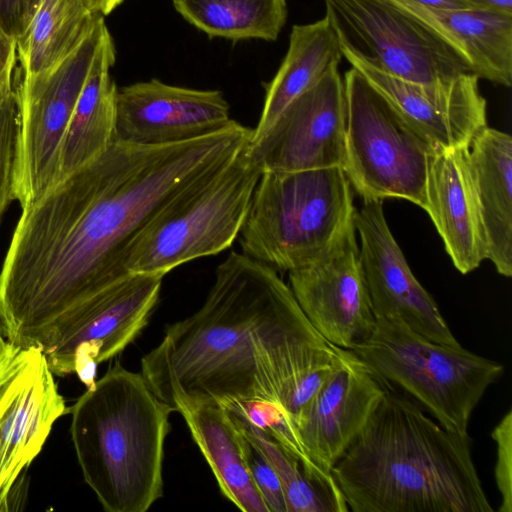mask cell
<instances>
[{"mask_svg":"<svg viewBox=\"0 0 512 512\" xmlns=\"http://www.w3.org/2000/svg\"><path fill=\"white\" fill-rule=\"evenodd\" d=\"M247 143L248 133L236 121L173 144L113 141L94 161L21 209L0 272L5 338L39 346L67 311L128 275L127 250L145 225Z\"/></svg>","mask_w":512,"mask_h":512,"instance_id":"obj_1","label":"cell"},{"mask_svg":"<svg viewBox=\"0 0 512 512\" xmlns=\"http://www.w3.org/2000/svg\"><path fill=\"white\" fill-rule=\"evenodd\" d=\"M336 363L276 270L244 253L218 265L202 306L165 330L141 374L173 412L185 405L266 401L295 419Z\"/></svg>","mask_w":512,"mask_h":512,"instance_id":"obj_2","label":"cell"},{"mask_svg":"<svg viewBox=\"0 0 512 512\" xmlns=\"http://www.w3.org/2000/svg\"><path fill=\"white\" fill-rule=\"evenodd\" d=\"M331 474L354 512H493L472 440L391 388Z\"/></svg>","mask_w":512,"mask_h":512,"instance_id":"obj_3","label":"cell"},{"mask_svg":"<svg viewBox=\"0 0 512 512\" xmlns=\"http://www.w3.org/2000/svg\"><path fill=\"white\" fill-rule=\"evenodd\" d=\"M171 408L116 363L70 407L83 477L107 512H145L163 495Z\"/></svg>","mask_w":512,"mask_h":512,"instance_id":"obj_4","label":"cell"},{"mask_svg":"<svg viewBox=\"0 0 512 512\" xmlns=\"http://www.w3.org/2000/svg\"><path fill=\"white\" fill-rule=\"evenodd\" d=\"M342 167L261 173L239 233L242 253L277 272L313 260L354 217Z\"/></svg>","mask_w":512,"mask_h":512,"instance_id":"obj_5","label":"cell"},{"mask_svg":"<svg viewBox=\"0 0 512 512\" xmlns=\"http://www.w3.org/2000/svg\"><path fill=\"white\" fill-rule=\"evenodd\" d=\"M247 147L192 182L145 225L127 250V274L165 275L234 243L261 176Z\"/></svg>","mask_w":512,"mask_h":512,"instance_id":"obj_6","label":"cell"},{"mask_svg":"<svg viewBox=\"0 0 512 512\" xmlns=\"http://www.w3.org/2000/svg\"><path fill=\"white\" fill-rule=\"evenodd\" d=\"M352 350L391 388L459 434L468 433L474 409L504 372L495 360L435 343L394 320L376 319L372 334Z\"/></svg>","mask_w":512,"mask_h":512,"instance_id":"obj_7","label":"cell"},{"mask_svg":"<svg viewBox=\"0 0 512 512\" xmlns=\"http://www.w3.org/2000/svg\"><path fill=\"white\" fill-rule=\"evenodd\" d=\"M343 169L366 200L404 199L426 208L432 145L354 67L344 75Z\"/></svg>","mask_w":512,"mask_h":512,"instance_id":"obj_8","label":"cell"},{"mask_svg":"<svg viewBox=\"0 0 512 512\" xmlns=\"http://www.w3.org/2000/svg\"><path fill=\"white\" fill-rule=\"evenodd\" d=\"M108 32L104 16L97 15L86 35L64 59L41 73L23 74L16 87L20 124L15 201L21 209L38 201L58 183L63 138Z\"/></svg>","mask_w":512,"mask_h":512,"instance_id":"obj_9","label":"cell"},{"mask_svg":"<svg viewBox=\"0 0 512 512\" xmlns=\"http://www.w3.org/2000/svg\"><path fill=\"white\" fill-rule=\"evenodd\" d=\"M162 274H128L62 315L39 344L54 375L90 388L97 366L122 352L148 323Z\"/></svg>","mask_w":512,"mask_h":512,"instance_id":"obj_10","label":"cell"},{"mask_svg":"<svg viewBox=\"0 0 512 512\" xmlns=\"http://www.w3.org/2000/svg\"><path fill=\"white\" fill-rule=\"evenodd\" d=\"M342 54L407 81L430 83L472 73L434 31L386 0H324Z\"/></svg>","mask_w":512,"mask_h":512,"instance_id":"obj_11","label":"cell"},{"mask_svg":"<svg viewBox=\"0 0 512 512\" xmlns=\"http://www.w3.org/2000/svg\"><path fill=\"white\" fill-rule=\"evenodd\" d=\"M39 346L0 339V512L24 499V474L53 424L69 414Z\"/></svg>","mask_w":512,"mask_h":512,"instance_id":"obj_12","label":"cell"},{"mask_svg":"<svg viewBox=\"0 0 512 512\" xmlns=\"http://www.w3.org/2000/svg\"><path fill=\"white\" fill-rule=\"evenodd\" d=\"M356 233L353 217L313 260L288 272L290 289L308 321L327 341L350 350L376 325Z\"/></svg>","mask_w":512,"mask_h":512,"instance_id":"obj_13","label":"cell"},{"mask_svg":"<svg viewBox=\"0 0 512 512\" xmlns=\"http://www.w3.org/2000/svg\"><path fill=\"white\" fill-rule=\"evenodd\" d=\"M346 96L338 66L294 99L246 151L261 173L342 167Z\"/></svg>","mask_w":512,"mask_h":512,"instance_id":"obj_14","label":"cell"},{"mask_svg":"<svg viewBox=\"0 0 512 512\" xmlns=\"http://www.w3.org/2000/svg\"><path fill=\"white\" fill-rule=\"evenodd\" d=\"M354 223L375 318L398 321L435 343L460 346L434 298L412 273L387 224L383 201H363Z\"/></svg>","mask_w":512,"mask_h":512,"instance_id":"obj_15","label":"cell"},{"mask_svg":"<svg viewBox=\"0 0 512 512\" xmlns=\"http://www.w3.org/2000/svg\"><path fill=\"white\" fill-rule=\"evenodd\" d=\"M390 389L353 350L336 346L333 370L292 421L308 459L331 474Z\"/></svg>","mask_w":512,"mask_h":512,"instance_id":"obj_16","label":"cell"},{"mask_svg":"<svg viewBox=\"0 0 512 512\" xmlns=\"http://www.w3.org/2000/svg\"><path fill=\"white\" fill-rule=\"evenodd\" d=\"M342 55L434 149L468 148L488 126L487 103L473 73L437 82H413L353 55Z\"/></svg>","mask_w":512,"mask_h":512,"instance_id":"obj_17","label":"cell"},{"mask_svg":"<svg viewBox=\"0 0 512 512\" xmlns=\"http://www.w3.org/2000/svg\"><path fill=\"white\" fill-rule=\"evenodd\" d=\"M231 121L221 91L151 79L118 89L113 141L142 146L185 142L215 133Z\"/></svg>","mask_w":512,"mask_h":512,"instance_id":"obj_18","label":"cell"},{"mask_svg":"<svg viewBox=\"0 0 512 512\" xmlns=\"http://www.w3.org/2000/svg\"><path fill=\"white\" fill-rule=\"evenodd\" d=\"M468 148L433 149L426 179L425 211L453 265L462 274L475 270L486 259L485 233Z\"/></svg>","mask_w":512,"mask_h":512,"instance_id":"obj_19","label":"cell"},{"mask_svg":"<svg viewBox=\"0 0 512 512\" xmlns=\"http://www.w3.org/2000/svg\"><path fill=\"white\" fill-rule=\"evenodd\" d=\"M434 31L469 63L479 79L512 83V13L485 7L435 10L413 0H386Z\"/></svg>","mask_w":512,"mask_h":512,"instance_id":"obj_20","label":"cell"},{"mask_svg":"<svg viewBox=\"0 0 512 512\" xmlns=\"http://www.w3.org/2000/svg\"><path fill=\"white\" fill-rule=\"evenodd\" d=\"M468 161L486 240V259L512 275V138L486 127L471 142Z\"/></svg>","mask_w":512,"mask_h":512,"instance_id":"obj_21","label":"cell"},{"mask_svg":"<svg viewBox=\"0 0 512 512\" xmlns=\"http://www.w3.org/2000/svg\"><path fill=\"white\" fill-rule=\"evenodd\" d=\"M115 61L116 48L108 32L97 50L63 138L58 183L102 155L114 140L118 88L110 69Z\"/></svg>","mask_w":512,"mask_h":512,"instance_id":"obj_22","label":"cell"},{"mask_svg":"<svg viewBox=\"0 0 512 512\" xmlns=\"http://www.w3.org/2000/svg\"><path fill=\"white\" fill-rule=\"evenodd\" d=\"M342 57L339 39L326 16L294 25L281 65L265 85L264 105L251 141L261 137L294 99L339 66Z\"/></svg>","mask_w":512,"mask_h":512,"instance_id":"obj_23","label":"cell"},{"mask_svg":"<svg viewBox=\"0 0 512 512\" xmlns=\"http://www.w3.org/2000/svg\"><path fill=\"white\" fill-rule=\"evenodd\" d=\"M211 468L222 494L244 512H268L248 469L244 436L227 410L214 403L178 409Z\"/></svg>","mask_w":512,"mask_h":512,"instance_id":"obj_24","label":"cell"},{"mask_svg":"<svg viewBox=\"0 0 512 512\" xmlns=\"http://www.w3.org/2000/svg\"><path fill=\"white\" fill-rule=\"evenodd\" d=\"M175 10L209 38L276 41L286 24L287 0H172Z\"/></svg>","mask_w":512,"mask_h":512,"instance_id":"obj_25","label":"cell"},{"mask_svg":"<svg viewBox=\"0 0 512 512\" xmlns=\"http://www.w3.org/2000/svg\"><path fill=\"white\" fill-rule=\"evenodd\" d=\"M81 0H41L24 43L17 48L22 74L35 75L64 59L96 16Z\"/></svg>","mask_w":512,"mask_h":512,"instance_id":"obj_26","label":"cell"},{"mask_svg":"<svg viewBox=\"0 0 512 512\" xmlns=\"http://www.w3.org/2000/svg\"><path fill=\"white\" fill-rule=\"evenodd\" d=\"M243 436L266 458L276 472L284 492L287 512H347L339 489L320 484L304 470L300 461L278 442L240 414L226 409Z\"/></svg>","mask_w":512,"mask_h":512,"instance_id":"obj_27","label":"cell"},{"mask_svg":"<svg viewBox=\"0 0 512 512\" xmlns=\"http://www.w3.org/2000/svg\"><path fill=\"white\" fill-rule=\"evenodd\" d=\"M19 124V101L13 87L0 101V224L16 197Z\"/></svg>","mask_w":512,"mask_h":512,"instance_id":"obj_28","label":"cell"},{"mask_svg":"<svg viewBox=\"0 0 512 512\" xmlns=\"http://www.w3.org/2000/svg\"><path fill=\"white\" fill-rule=\"evenodd\" d=\"M496 444L495 482L501 496L499 512H512V409L490 434Z\"/></svg>","mask_w":512,"mask_h":512,"instance_id":"obj_29","label":"cell"},{"mask_svg":"<svg viewBox=\"0 0 512 512\" xmlns=\"http://www.w3.org/2000/svg\"><path fill=\"white\" fill-rule=\"evenodd\" d=\"M243 450L251 478L268 512H287L282 485L272 466L245 437Z\"/></svg>","mask_w":512,"mask_h":512,"instance_id":"obj_30","label":"cell"},{"mask_svg":"<svg viewBox=\"0 0 512 512\" xmlns=\"http://www.w3.org/2000/svg\"><path fill=\"white\" fill-rule=\"evenodd\" d=\"M40 3L41 0H0V29L16 41L17 48L24 43Z\"/></svg>","mask_w":512,"mask_h":512,"instance_id":"obj_31","label":"cell"},{"mask_svg":"<svg viewBox=\"0 0 512 512\" xmlns=\"http://www.w3.org/2000/svg\"><path fill=\"white\" fill-rule=\"evenodd\" d=\"M17 57L16 41L0 29V101L13 89L12 75Z\"/></svg>","mask_w":512,"mask_h":512,"instance_id":"obj_32","label":"cell"},{"mask_svg":"<svg viewBox=\"0 0 512 512\" xmlns=\"http://www.w3.org/2000/svg\"><path fill=\"white\" fill-rule=\"evenodd\" d=\"M416 3L435 10H457L477 7L467 0H413Z\"/></svg>","mask_w":512,"mask_h":512,"instance_id":"obj_33","label":"cell"},{"mask_svg":"<svg viewBox=\"0 0 512 512\" xmlns=\"http://www.w3.org/2000/svg\"><path fill=\"white\" fill-rule=\"evenodd\" d=\"M94 14L106 16L120 6L124 0H81Z\"/></svg>","mask_w":512,"mask_h":512,"instance_id":"obj_34","label":"cell"},{"mask_svg":"<svg viewBox=\"0 0 512 512\" xmlns=\"http://www.w3.org/2000/svg\"><path fill=\"white\" fill-rule=\"evenodd\" d=\"M477 7L491 8L512 13V0H467Z\"/></svg>","mask_w":512,"mask_h":512,"instance_id":"obj_35","label":"cell"},{"mask_svg":"<svg viewBox=\"0 0 512 512\" xmlns=\"http://www.w3.org/2000/svg\"><path fill=\"white\" fill-rule=\"evenodd\" d=\"M5 337L4 336V332H3V327H2V322H1V319H0V339Z\"/></svg>","mask_w":512,"mask_h":512,"instance_id":"obj_36","label":"cell"}]
</instances>
